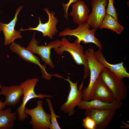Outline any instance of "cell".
Returning a JSON list of instances; mask_svg holds the SVG:
<instances>
[{
    "label": "cell",
    "instance_id": "5bb4252c",
    "mask_svg": "<svg viewBox=\"0 0 129 129\" xmlns=\"http://www.w3.org/2000/svg\"><path fill=\"white\" fill-rule=\"evenodd\" d=\"M23 7V6L21 5L17 8L14 19L8 24L0 22V32L2 31L4 35V44L5 46L14 42L16 39L22 38L20 31L15 30V27L17 20V15Z\"/></svg>",
    "mask_w": 129,
    "mask_h": 129
},
{
    "label": "cell",
    "instance_id": "277c9868",
    "mask_svg": "<svg viewBox=\"0 0 129 129\" xmlns=\"http://www.w3.org/2000/svg\"><path fill=\"white\" fill-rule=\"evenodd\" d=\"M38 81L37 78H29L20 84L23 90V97L22 104L16 109L17 116L20 121H23L28 118L27 115L25 113L24 110L27 104L30 100L35 98L41 99L45 97L51 98L54 96L41 93L38 94L36 93L34 88Z\"/></svg>",
    "mask_w": 129,
    "mask_h": 129
},
{
    "label": "cell",
    "instance_id": "8fae6325",
    "mask_svg": "<svg viewBox=\"0 0 129 129\" xmlns=\"http://www.w3.org/2000/svg\"><path fill=\"white\" fill-rule=\"evenodd\" d=\"M115 109H98L90 108L85 110V114L95 121L96 129H104L107 127L115 114Z\"/></svg>",
    "mask_w": 129,
    "mask_h": 129
},
{
    "label": "cell",
    "instance_id": "9a60e30c",
    "mask_svg": "<svg viewBox=\"0 0 129 129\" xmlns=\"http://www.w3.org/2000/svg\"><path fill=\"white\" fill-rule=\"evenodd\" d=\"M121 101H115L108 102L99 100L93 99L89 101L81 100L78 104V108L81 110L93 108L98 109H115L120 108L122 106Z\"/></svg>",
    "mask_w": 129,
    "mask_h": 129
},
{
    "label": "cell",
    "instance_id": "3957f363",
    "mask_svg": "<svg viewBox=\"0 0 129 129\" xmlns=\"http://www.w3.org/2000/svg\"><path fill=\"white\" fill-rule=\"evenodd\" d=\"M106 85L113 94L116 101H121L127 97V87L122 79L106 68L100 73Z\"/></svg>",
    "mask_w": 129,
    "mask_h": 129
},
{
    "label": "cell",
    "instance_id": "4316f807",
    "mask_svg": "<svg viewBox=\"0 0 129 129\" xmlns=\"http://www.w3.org/2000/svg\"><path fill=\"white\" fill-rule=\"evenodd\" d=\"M1 84H0V87H1Z\"/></svg>",
    "mask_w": 129,
    "mask_h": 129
},
{
    "label": "cell",
    "instance_id": "484cf974",
    "mask_svg": "<svg viewBox=\"0 0 129 129\" xmlns=\"http://www.w3.org/2000/svg\"><path fill=\"white\" fill-rule=\"evenodd\" d=\"M122 123L124 125H121L120 126L121 128H129V124L125 123L123 121H122Z\"/></svg>",
    "mask_w": 129,
    "mask_h": 129
},
{
    "label": "cell",
    "instance_id": "7402d4cb",
    "mask_svg": "<svg viewBox=\"0 0 129 129\" xmlns=\"http://www.w3.org/2000/svg\"><path fill=\"white\" fill-rule=\"evenodd\" d=\"M114 0H108L107 7L106 10V14L111 16L118 21V14L114 5Z\"/></svg>",
    "mask_w": 129,
    "mask_h": 129
},
{
    "label": "cell",
    "instance_id": "ac0fdd59",
    "mask_svg": "<svg viewBox=\"0 0 129 129\" xmlns=\"http://www.w3.org/2000/svg\"><path fill=\"white\" fill-rule=\"evenodd\" d=\"M72 8L70 14L73 17L74 23L79 25L87 22L89 10L84 1L78 0L72 4Z\"/></svg>",
    "mask_w": 129,
    "mask_h": 129
},
{
    "label": "cell",
    "instance_id": "5b68a950",
    "mask_svg": "<svg viewBox=\"0 0 129 129\" xmlns=\"http://www.w3.org/2000/svg\"><path fill=\"white\" fill-rule=\"evenodd\" d=\"M94 51L93 48H90L87 49L84 52L88 62L90 73L89 84L87 87L82 91V99L85 101H89L90 93L93 85L101 71L107 68L96 59L94 54Z\"/></svg>",
    "mask_w": 129,
    "mask_h": 129
},
{
    "label": "cell",
    "instance_id": "e0dca14e",
    "mask_svg": "<svg viewBox=\"0 0 129 129\" xmlns=\"http://www.w3.org/2000/svg\"><path fill=\"white\" fill-rule=\"evenodd\" d=\"M94 54L95 58L98 61L119 78L123 79L124 78H129V74L124 66L123 62L115 64L109 63L106 60L102 50L99 49L96 51H94Z\"/></svg>",
    "mask_w": 129,
    "mask_h": 129
},
{
    "label": "cell",
    "instance_id": "4fadbf2b",
    "mask_svg": "<svg viewBox=\"0 0 129 129\" xmlns=\"http://www.w3.org/2000/svg\"><path fill=\"white\" fill-rule=\"evenodd\" d=\"M97 99L108 102L115 101L114 97L107 86L100 74L93 85L89 96V100Z\"/></svg>",
    "mask_w": 129,
    "mask_h": 129
},
{
    "label": "cell",
    "instance_id": "44dd1931",
    "mask_svg": "<svg viewBox=\"0 0 129 129\" xmlns=\"http://www.w3.org/2000/svg\"><path fill=\"white\" fill-rule=\"evenodd\" d=\"M45 99L47 102L51 112V128L50 129H61L57 120V119L60 118H61V116L59 115H57L55 113L52 106V102L50 99L46 98H45Z\"/></svg>",
    "mask_w": 129,
    "mask_h": 129
},
{
    "label": "cell",
    "instance_id": "52a82bcc",
    "mask_svg": "<svg viewBox=\"0 0 129 129\" xmlns=\"http://www.w3.org/2000/svg\"><path fill=\"white\" fill-rule=\"evenodd\" d=\"M37 103V106L33 108H25V113L31 118L29 124L32 125L33 129H50V114L47 113L44 110L42 101L39 100Z\"/></svg>",
    "mask_w": 129,
    "mask_h": 129
},
{
    "label": "cell",
    "instance_id": "30bf717a",
    "mask_svg": "<svg viewBox=\"0 0 129 129\" xmlns=\"http://www.w3.org/2000/svg\"><path fill=\"white\" fill-rule=\"evenodd\" d=\"M44 10L48 16V19L47 22L44 23H42L41 17H39L38 18L39 24L36 27L32 28L29 27V28L25 29L21 28L19 31H37L42 32L44 37L47 36L51 39H53L58 32L56 26L58 20L56 16H54L55 13L53 11H50L48 8H44Z\"/></svg>",
    "mask_w": 129,
    "mask_h": 129
},
{
    "label": "cell",
    "instance_id": "2e32d148",
    "mask_svg": "<svg viewBox=\"0 0 129 129\" xmlns=\"http://www.w3.org/2000/svg\"><path fill=\"white\" fill-rule=\"evenodd\" d=\"M0 88V95H3L5 96L4 102L6 105H15L20 101L23 94V89L20 85L2 86Z\"/></svg>",
    "mask_w": 129,
    "mask_h": 129
},
{
    "label": "cell",
    "instance_id": "7c38bea8",
    "mask_svg": "<svg viewBox=\"0 0 129 129\" xmlns=\"http://www.w3.org/2000/svg\"><path fill=\"white\" fill-rule=\"evenodd\" d=\"M108 3V0H91L92 11L86 22L92 28L97 29L100 27L106 14Z\"/></svg>",
    "mask_w": 129,
    "mask_h": 129
},
{
    "label": "cell",
    "instance_id": "8992f818",
    "mask_svg": "<svg viewBox=\"0 0 129 129\" xmlns=\"http://www.w3.org/2000/svg\"><path fill=\"white\" fill-rule=\"evenodd\" d=\"M35 35L34 32L27 48L33 54L40 56L45 65H48L52 69L54 68V65L51 58V50L52 48L62 46L61 40L57 39L51 42L47 45L39 46L38 44L39 43L36 39Z\"/></svg>",
    "mask_w": 129,
    "mask_h": 129
},
{
    "label": "cell",
    "instance_id": "7a4b0ae2",
    "mask_svg": "<svg viewBox=\"0 0 129 129\" xmlns=\"http://www.w3.org/2000/svg\"><path fill=\"white\" fill-rule=\"evenodd\" d=\"M90 26L86 22L78 25L75 28L71 29L66 27L60 32L59 37L70 36H73L77 38L80 42H82L84 43H92L95 44L99 49L102 50V46L100 40L95 36L96 29L92 28L90 29Z\"/></svg>",
    "mask_w": 129,
    "mask_h": 129
},
{
    "label": "cell",
    "instance_id": "ba28073f",
    "mask_svg": "<svg viewBox=\"0 0 129 129\" xmlns=\"http://www.w3.org/2000/svg\"><path fill=\"white\" fill-rule=\"evenodd\" d=\"M53 76L62 78L69 83L70 89L67 100L60 107V108L65 113H67L69 116H70L74 114L75 107L82 99V89L79 88L78 89L77 87L78 82H72L69 76L66 79L57 74H53Z\"/></svg>",
    "mask_w": 129,
    "mask_h": 129
},
{
    "label": "cell",
    "instance_id": "d4e9b609",
    "mask_svg": "<svg viewBox=\"0 0 129 129\" xmlns=\"http://www.w3.org/2000/svg\"><path fill=\"white\" fill-rule=\"evenodd\" d=\"M6 105L4 102H2L1 100H0V113H1L3 110Z\"/></svg>",
    "mask_w": 129,
    "mask_h": 129
},
{
    "label": "cell",
    "instance_id": "9c48e42d",
    "mask_svg": "<svg viewBox=\"0 0 129 129\" xmlns=\"http://www.w3.org/2000/svg\"><path fill=\"white\" fill-rule=\"evenodd\" d=\"M10 48L13 52L17 54L20 58L24 61L38 65L41 70L42 78L48 80L51 79L53 74H49L47 72L46 69V65H42L40 62L39 59L27 48L14 42L11 43Z\"/></svg>",
    "mask_w": 129,
    "mask_h": 129
},
{
    "label": "cell",
    "instance_id": "603a6c76",
    "mask_svg": "<svg viewBox=\"0 0 129 129\" xmlns=\"http://www.w3.org/2000/svg\"><path fill=\"white\" fill-rule=\"evenodd\" d=\"M86 117L82 120V126L86 129H96L94 120L89 116Z\"/></svg>",
    "mask_w": 129,
    "mask_h": 129
},
{
    "label": "cell",
    "instance_id": "6da1fadb",
    "mask_svg": "<svg viewBox=\"0 0 129 129\" xmlns=\"http://www.w3.org/2000/svg\"><path fill=\"white\" fill-rule=\"evenodd\" d=\"M62 46L54 48L57 54H62L64 52L67 51L70 54L75 63L78 65H83L84 74L83 81L88 76L90 70L88 62L84 51V48L77 39L74 42H70L65 38H62Z\"/></svg>",
    "mask_w": 129,
    "mask_h": 129
},
{
    "label": "cell",
    "instance_id": "d6986e66",
    "mask_svg": "<svg viewBox=\"0 0 129 129\" xmlns=\"http://www.w3.org/2000/svg\"><path fill=\"white\" fill-rule=\"evenodd\" d=\"M17 111L12 112L11 107L3 110L0 113V129L13 128L17 119Z\"/></svg>",
    "mask_w": 129,
    "mask_h": 129
},
{
    "label": "cell",
    "instance_id": "ffe728a7",
    "mask_svg": "<svg viewBox=\"0 0 129 129\" xmlns=\"http://www.w3.org/2000/svg\"><path fill=\"white\" fill-rule=\"evenodd\" d=\"M101 29L106 28L120 34L124 29V27L111 16L106 14L100 25Z\"/></svg>",
    "mask_w": 129,
    "mask_h": 129
},
{
    "label": "cell",
    "instance_id": "cb8c5ba5",
    "mask_svg": "<svg viewBox=\"0 0 129 129\" xmlns=\"http://www.w3.org/2000/svg\"><path fill=\"white\" fill-rule=\"evenodd\" d=\"M78 0H69L67 4L62 3V5L64 11V17L67 20L68 19V11L70 6L72 3L75 2Z\"/></svg>",
    "mask_w": 129,
    "mask_h": 129
}]
</instances>
